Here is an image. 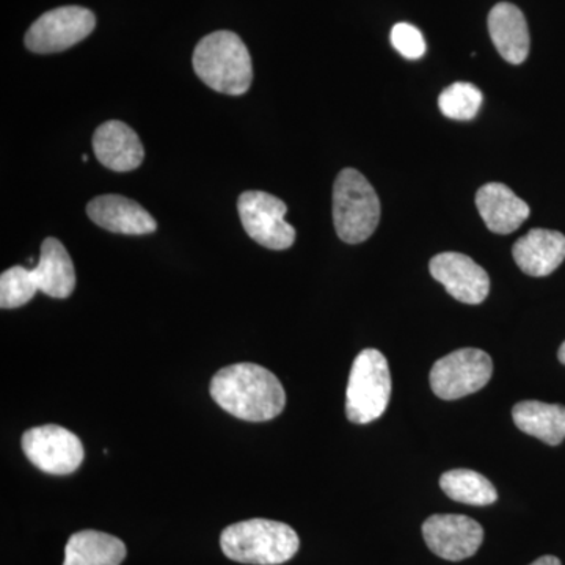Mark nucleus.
<instances>
[{
	"label": "nucleus",
	"mask_w": 565,
	"mask_h": 565,
	"mask_svg": "<svg viewBox=\"0 0 565 565\" xmlns=\"http://www.w3.org/2000/svg\"><path fill=\"white\" fill-rule=\"evenodd\" d=\"M218 407L244 422L263 423L285 411L286 393L277 375L255 363L223 367L211 381Z\"/></svg>",
	"instance_id": "nucleus-1"
},
{
	"label": "nucleus",
	"mask_w": 565,
	"mask_h": 565,
	"mask_svg": "<svg viewBox=\"0 0 565 565\" xmlns=\"http://www.w3.org/2000/svg\"><path fill=\"white\" fill-rule=\"evenodd\" d=\"M192 63L196 76L212 90L241 96L250 88V52L236 33L218 31L204 36L193 51Z\"/></svg>",
	"instance_id": "nucleus-2"
},
{
	"label": "nucleus",
	"mask_w": 565,
	"mask_h": 565,
	"mask_svg": "<svg viewBox=\"0 0 565 565\" xmlns=\"http://www.w3.org/2000/svg\"><path fill=\"white\" fill-rule=\"evenodd\" d=\"M222 552L241 564L280 565L299 552V535L286 523L252 519L225 527Z\"/></svg>",
	"instance_id": "nucleus-3"
},
{
	"label": "nucleus",
	"mask_w": 565,
	"mask_h": 565,
	"mask_svg": "<svg viewBox=\"0 0 565 565\" xmlns=\"http://www.w3.org/2000/svg\"><path fill=\"white\" fill-rule=\"evenodd\" d=\"M381 222V200L371 182L353 169L338 174L333 185V223L348 244L370 239Z\"/></svg>",
	"instance_id": "nucleus-4"
},
{
	"label": "nucleus",
	"mask_w": 565,
	"mask_h": 565,
	"mask_svg": "<svg viewBox=\"0 0 565 565\" xmlns=\"http://www.w3.org/2000/svg\"><path fill=\"white\" fill-rule=\"evenodd\" d=\"M392 396V374L384 353L364 349L353 360L345 392V415L355 424L381 418Z\"/></svg>",
	"instance_id": "nucleus-5"
},
{
	"label": "nucleus",
	"mask_w": 565,
	"mask_h": 565,
	"mask_svg": "<svg viewBox=\"0 0 565 565\" xmlns=\"http://www.w3.org/2000/svg\"><path fill=\"white\" fill-rule=\"evenodd\" d=\"M493 362L481 349H460L435 362L430 386L440 399L456 401L489 384Z\"/></svg>",
	"instance_id": "nucleus-6"
},
{
	"label": "nucleus",
	"mask_w": 565,
	"mask_h": 565,
	"mask_svg": "<svg viewBox=\"0 0 565 565\" xmlns=\"http://www.w3.org/2000/svg\"><path fill=\"white\" fill-rule=\"evenodd\" d=\"M241 222L255 243L269 250H286L296 241V230L285 221L288 206L263 191H247L237 200Z\"/></svg>",
	"instance_id": "nucleus-7"
},
{
	"label": "nucleus",
	"mask_w": 565,
	"mask_h": 565,
	"mask_svg": "<svg viewBox=\"0 0 565 565\" xmlns=\"http://www.w3.org/2000/svg\"><path fill=\"white\" fill-rule=\"evenodd\" d=\"M96 28V18L84 7H61L47 11L25 33V47L35 54H54L81 43Z\"/></svg>",
	"instance_id": "nucleus-8"
},
{
	"label": "nucleus",
	"mask_w": 565,
	"mask_h": 565,
	"mask_svg": "<svg viewBox=\"0 0 565 565\" xmlns=\"http://www.w3.org/2000/svg\"><path fill=\"white\" fill-rule=\"evenodd\" d=\"M22 451L47 475L74 473L84 462V446L76 434L62 426H39L22 435Z\"/></svg>",
	"instance_id": "nucleus-9"
},
{
	"label": "nucleus",
	"mask_w": 565,
	"mask_h": 565,
	"mask_svg": "<svg viewBox=\"0 0 565 565\" xmlns=\"http://www.w3.org/2000/svg\"><path fill=\"white\" fill-rule=\"evenodd\" d=\"M424 541L430 552L446 561L475 556L484 541V530L467 515L437 514L423 525Z\"/></svg>",
	"instance_id": "nucleus-10"
},
{
	"label": "nucleus",
	"mask_w": 565,
	"mask_h": 565,
	"mask_svg": "<svg viewBox=\"0 0 565 565\" xmlns=\"http://www.w3.org/2000/svg\"><path fill=\"white\" fill-rule=\"evenodd\" d=\"M429 269L435 280L441 282L459 302L479 305L489 296V275L470 256L456 252L440 253L430 259Z\"/></svg>",
	"instance_id": "nucleus-11"
},
{
	"label": "nucleus",
	"mask_w": 565,
	"mask_h": 565,
	"mask_svg": "<svg viewBox=\"0 0 565 565\" xmlns=\"http://www.w3.org/2000/svg\"><path fill=\"white\" fill-rule=\"evenodd\" d=\"M96 159L111 172L126 173L139 169L145 148L139 136L122 121H106L93 134Z\"/></svg>",
	"instance_id": "nucleus-12"
},
{
	"label": "nucleus",
	"mask_w": 565,
	"mask_h": 565,
	"mask_svg": "<svg viewBox=\"0 0 565 565\" xmlns=\"http://www.w3.org/2000/svg\"><path fill=\"white\" fill-rule=\"evenodd\" d=\"M87 214L110 233L143 236L158 230V222L139 203L121 195H102L87 204Z\"/></svg>",
	"instance_id": "nucleus-13"
},
{
	"label": "nucleus",
	"mask_w": 565,
	"mask_h": 565,
	"mask_svg": "<svg viewBox=\"0 0 565 565\" xmlns=\"http://www.w3.org/2000/svg\"><path fill=\"white\" fill-rule=\"evenodd\" d=\"M476 206L487 228L497 234H511L530 217V206L501 182L482 185L476 193Z\"/></svg>",
	"instance_id": "nucleus-14"
},
{
	"label": "nucleus",
	"mask_w": 565,
	"mask_h": 565,
	"mask_svg": "<svg viewBox=\"0 0 565 565\" xmlns=\"http://www.w3.org/2000/svg\"><path fill=\"white\" fill-rule=\"evenodd\" d=\"M516 266L530 277L555 273L565 259V236L553 230L534 228L512 248Z\"/></svg>",
	"instance_id": "nucleus-15"
},
{
	"label": "nucleus",
	"mask_w": 565,
	"mask_h": 565,
	"mask_svg": "<svg viewBox=\"0 0 565 565\" xmlns=\"http://www.w3.org/2000/svg\"><path fill=\"white\" fill-rule=\"evenodd\" d=\"M489 32L501 57L512 65H520L530 54V31L519 7L501 2L489 14Z\"/></svg>",
	"instance_id": "nucleus-16"
},
{
	"label": "nucleus",
	"mask_w": 565,
	"mask_h": 565,
	"mask_svg": "<svg viewBox=\"0 0 565 565\" xmlns=\"http://www.w3.org/2000/svg\"><path fill=\"white\" fill-rule=\"evenodd\" d=\"M39 291L54 299H68L76 288V270L61 241L47 237L41 244L40 262L32 267Z\"/></svg>",
	"instance_id": "nucleus-17"
},
{
	"label": "nucleus",
	"mask_w": 565,
	"mask_h": 565,
	"mask_svg": "<svg viewBox=\"0 0 565 565\" xmlns=\"http://www.w3.org/2000/svg\"><path fill=\"white\" fill-rule=\"evenodd\" d=\"M515 426L522 433L539 438L544 444L556 446L565 438V407L541 401H523L512 411Z\"/></svg>",
	"instance_id": "nucleus-18"
},
{
	"label": "nucleus",
	"mask_w": 565,
	"mask_h": 565,
	"mask_svg": "<svg viewBox=\"0 0 565 565\" xmlns=\"http://www.w3.org/2000/svg\"><path fill=\"white\" fill-rule=\"evenodd\" d=\"M125 557L126 545L120 539L85 530L71 535L63 565H120Z\"/></svg>",
	"instance_id": "nucleus-19"
},
{
	"label": "nucleus",
	"mask_w": 565,
	"mask_h": 565,
	"mask_svg": "<svg viewBox=\"0 0 565 565\" xmlns=\"http://www.w3.org/2000/svg\"><path fill=\"white\" fill-rule=\"evenodd\" d=\"M441 490L457 503L470 505H489L498 500V492L492 482L473 470L446 471L440 478Z\"/></svg>",
	"instance_id": "nucleus-20"
},
{
	"label": "nucleus",
	"mask_w": 565,
	"mask_h": 565,
	"mask_svg": "<svg viewBox=\"0 0 565 565\" xmlns=\"http://www.w3.org/2000/svg\"><path fill=\"white\" fill-rule=\"evenodd\" d=\"M484 96L473 84L468 82H456L449 85L438 98V107L445 117L457 121L473 120L481 109Z\"/></svg>",
	"instance_id": "nucleus-21"
},
{
	"label": "nucleus",
	"mask_w": 565,
	"mask_h": 565,
	"mask_svg": "<svg viewBox=\"0 0 565 565\" xmlns=\"http://www.w3.org/2000/svg\"><path fill=\"white\" fill-rule=\"evenodd\" d=\"M39 291L32 269L24 266H13L0 277V307L13 310L31 302Z\"/></svg>",
	"instance_id": "nucleus-22"
},
{
	"label": "nucleus",
	"mask_w": 565,
	"mask_h": 565,
	"mask_svg": "<svg viewBox=\"0 0 565 565\" xmlns=\"http://www.w3.org/2000/svg\"><path fill=\"white\" fill-rule=\"evenodd\" d=\"M392 44L408 61H418L426 54V41L423 33L415 25L399 22L392 31Z\"/></svg>",
	"instance_id": "nucleus-23"
},
{
	"label": "nucleus",
	"mask_w": 565,
	"mask_h": 565,
	"mask_svg": "<svg viewBox=\"0 0 565 565\" xmlns=\"http://www.w3.org/2000/svg\"><path fill=\"white\" fill-rule=\"evenodd\" d=\"M530 565H563L561 561L557 559L556 556H542L539 559H535L533 564Z\"/></svg>",
	"instance_id": "nucleus-24"
},
{
	"label": "nucleus",
	"mask_w": 565,
	"mask_h": 565,
	"mask_svg": "<svg viewBox=\"0 0 565 565\" xmlns=\"http://www.w3.org/2000/svg\"><path fill=\"white\" fill-rule=\"evenodd\" d=\"M557 359H559L561 363L565 364V341L561 344L559 352H557Z\"/></svg>",
	"instance_id": "nucleus-25"
}]
</instances>
